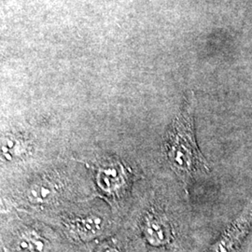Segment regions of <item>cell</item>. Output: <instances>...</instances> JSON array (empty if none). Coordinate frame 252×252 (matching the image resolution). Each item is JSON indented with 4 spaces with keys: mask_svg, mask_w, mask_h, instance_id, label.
Returning <instances> with one entry per match:
<instances>
[{
    "mask_svg": "<svg viewBox=\"0 0 252 252\" xmlns=\"http://www.w3.org/2000/svg\"><path fill=\"white\" fill-rule=\"evenodd\" d=\"M194 108V97L191 94L173 120L163 144L169 166L185 187L199 173L209 171L207 160L195 139Z\"/></svg>",
    "mask_w": 252,
    "mask_h": 252,
    "instance_id": "6da1fadb",
    "label": "cell"
},
{
    "mask_svg": "<svg viewBox=\"0 0 252 252\" xmlns=\"http://www.w3.org/2000/svg\"><path fill=\"white\" fill-rule=\"evenodd\" d=\"M94 181L100 195L115 202L126 195L130 189L133 172L125 162L110 158L97 162L93 166Z\"/></svg>",
    "mask_w": 252,
    "mask_h": 252,
    "instance_id": "7a4b0ae2",
    "label": "cell"
},
{
    "mask_svg": "<svg viewBox=\"0 0 252 252\" xmlns=\"http://www.w3.org/2000/svg\"><path fill=\"white\" fill-rule=\"evenodd\" d=\"M141 230L146 241L155 248L166 246L174 238L171 220L162 210L154 206L146 212Z\"/></svg>",
    "mask_w": 252,
    "mask_h": 252,
    "instance_id": "3957f363",
    "label": "cell"
},
{
    "mask_svg": "<svg viewBox=\"0 0 252 252\" xmlns=\"http://www.w3.org/2000/svg\"><path fill=\"white\" fill-rule=\"evenodd\" d=\"M252 222V204L246 207L231 225L213 244L208 252H236L251 229Z\"/></svg>",
    "mask_w": 252,
    "mask_h": 252,
    "instance_id": "277c9868",
    "label": "cell"
},
{
    "mask_svg": "<svg viewBox=\"0 0 252 252\" xmlns=\"http://www.w3.org/2000/svg\"><path fill=\"white\" fill-rule=\"evenodd\" d=\"M63 225L68 237L76 242H88L99 236L105 230V220L95 214L66 217Z\"/></svg>",
    "mask_w": 252,
    "mask_h": 252,
    "instance_id": "5b68a950",
    "label": "cell"
},
{
    "mask_svg": "<svg viewBox=\"0 0 252 252\" xmlns=\"http://www.w3.org/2000/svg\"><path fill=\"white\" fill-rule=\"evenodd\" d=\"M63 187V182L57 177L43 175L31 182L26 190V198L33 206H46L57 199Z\"/></svg>",
    "mask_w": 252,
    "mask_h": 252,
    "instance_id": "8992f818",
    "label": "cell"
},
{
    "mask_svg": "<svg viewBox=\"0 0 252 252\" xmlns=\"http://www.w3.org/2000/svg\"><path fill=\"white\" fill-rule=\"evenodd\" d=\"M32 151V144L25 135L9 133L2 137L1 155L9 162L20 161Z\"/></svg>",
    "mask_w": 252,
    "mask_h": 252,
    "instance_id": "52a82bcc",
    "label": "cell"
},
{
    "mask_svg": "<svg viewBox=\"0 0 252 252\" xmlns=\"http://www.w3.org/2000/svg\"><path fill=\"white\" fill-rule=\"evenodd\" d=\"M19 249L24 252H49L50 242L35 230L29 229L19 237Z\"/></svg>",
    "mask_w": 252,
    "mask_h": 252,
    "instance_id": "ba28073f",
    "label": "cell"
},
{
    "mask_svg": "<svg viewBox=\"0 0 252 252\" xmlns=\"http://www.w3.org/2000/svg\"><path fill=\"white\" fill-rule=\"evenodd\" d=\"M96 252H122L116 248L109 246V245H103L101 246Z\"/></svg>",
    "mask_w": 252,
    "mask_h": 252,
    "instance_id": "9c48e42d",
    "label": "cell"
}]
</instances>
